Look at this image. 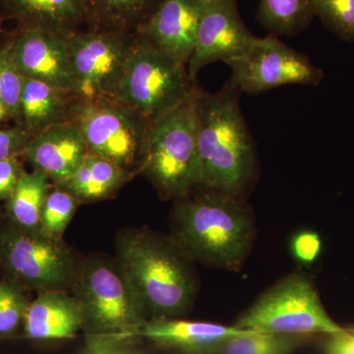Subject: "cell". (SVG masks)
<instances>
[{
  "label": "cell",
  "mask_w": 354,
  "mask_h": 354,
  "mask_svg": "<svg viewBox=\"0 0 354 354\" xmlns=\"http://www.w3.org/2000/svg\"><path fill=\"white\" fill-rule=\"evenodd\" d=\"M196 88L185 64L136 35L115 100L151 124Z\"/></svg>",
  "instance_id": "obj_6"
},
{
  "label": "cell",
  "mask_w": 354,
  "mask_h": 354,
  "mask_svg": "<svg viewBox=\"0 0 354 354\" xmlns=\"http://www.w3.org/2000/svg\"><path fill=\"white\" fill-rule=\"evenodd\" d=\"M202 190L176 200L171 235L195 263L239 271L255 239L252 209L241 198Z\"/></svg>",
  "instance_id": "obj_3"
},
{
  "label": "cell",
  "mask_w": 354,
  "mask_h": 354,
  "mask_svg": "<svg viewBox=\"0 0 354 354\" xmlns=\"http://www.w3.org/2000/svg\"><path fill=\"white\" fill-rule=\"evenodd\" d=\"M79 205L80 203L68 191L57 185L51 187L41 212L39 230L50 236L64 239Z\"/></svg>",
  "instance_id": "obj_25"
},
{
  "label": "cell",
  "mask_w": 354,
  "mask_h": 354,
  "mask_svg": "<svg viewBox=\"0 0 354 354\" xmlns=\"http://www.w3.org/2000/svg\"><path fill=\"white\" fill-rule=\"evenodd\" d=\"M257 15L272 34L286 37L304 31L315 16L313 0H261Z\"/></svg>",
  "instance_id": "obj_23"
},
{
  "label": "cell",
  "mask_w": 354,
  "mask_h": 354,
  "mask_svg": "<svg viewBox=\"0 0 354 354\" xmlns=\"http://www.w3.org/2000/svg\"><path fill=\"white\" fill-rule=\"evenodd\" d=\"M4 15L21 29H39L68 36L86 22L85 0H0Z\"/></svg>",
  "instance_id": "obj_18"
},
{
  "label": "cell",
  "mask_w": 354,
  "mask_h": 354,
  "mask_svg": "<svg viewBox=\"0 0 354 354\" xmlns=\"http://www.w3.org/2000/svg\"><path fill=\"white\" fill-rule=\"evenodd\" d=\"M0 32H1V20H0Z\"/></svg>",
  "instance_id": "obj_35"
},
{
  "label": "cell",
  "mask_w": 354,
  "mask_h": 354,
  "mask_svg": "<svg viewBox=\"0 0 354 354\" xmlns=\"http://www.w3.org/2000/svg\"><path fill=\"white\" fill-rule=\"evenodd\" d=\"M88 147L76 123H55L32 136L25 147L26 160L53 181L62 185L71 177L88 155Z\"/></svg>",
  "instance_id": "obj_15"
},
{
  "label": "cell",
  "mask_w": 354,
  "mask_h": 354,
  "mask_svg": "<svg viewBox=\"0 0 354 354\" xmlns=\"http://www.w3.org/2000/svg\"><path fill=\"white\" fill-rule=\"evenodd\" d=\"M69 120L82 133L88 152L139 174L150 123L116 100L74 97Z\"/></svg>",
  "instance_id": "obj_9"
},
{
  "label": "cell",
  "mask_w": 354,
  "mask_h": 354,
  "mask_svg": "<svg viewBox=\"0 0 354 354\" xmlns=\"http://www.w3.org/2000/svg\"><path fill=\"white\" fill-rule=\"evenodd\" d=\"M199 91L197 87L183 104L149 127L139 174L146 176L165 200L181 199L201 186L197 118Z\"/></svg>",
  "instance_id": "obj_5"
},
{
  "label": "cell",
  "mask_w": 354,
  "mask_h": 354,
  "mask_svg": "<svg viewBox=\"0 0 354 354\" xmlns=\"http://www.w3.org/2000/svg\"><path fill=\"white\" fill-rule=\"evenodd\" d=\"M66 39L75 78V97L115 100L135 32L77 31Z\"/></svg>",
  "instance_id": "obj_10"
},
{
  "label": "cell",
  "mask_w": 354,
  "mask_h": 354,
  "mask_svg": "<svg viewBox=\"0 0 354 354\" xmlns=\"http://www.w3.org/2000/svg\"><path fill=\"white\" fill-rule=\"evenodd\" d=\"M227 65L232 70L230 81L241 93L248 95L290 84L316 87L325 76L308 57L274 34L257 38L245 55Z\"/></svg>",
  "instance_id": "obj_11"
},
{
  "label": "cell",
  "mask_w": 354,
  "mask_h": 354,
  "mask_svg": "<svg viewBox=\"0 0 354 354\" xmlns=\"http://www.w3.org/2000/svg\"><path fill=\"white\" fill-rule=\"evenodd\" d=\"M323 242L313 230H302L292 237L290 251L293 257L304 265L313 264L322 253Z\"/></svg>",
  "instance_id": "obj_29"
},
{
  "label": "cell",
  "mask_w": 354,
  "mask_h": 354,
  "mask_svg": "<svg viewBox=\"0 0 354 354\" xmlns=\"http://www.w3.org/2000/svg\"><path fill=\"white\" fill-rule=\"evenodd\" d=\"M23 169L18 157L0 160V201L8 200L19 183Z\"/></svg>",
  "instance_id": "obj_31"
},
{
  "label": "cell",
  "mask_w": 354,
  "mask_h": 354,
  "mask_svg": "<svg viewBox=\"0 0 354 354\" xmlns=\"http://www.w3.org/2000/svg\"><path fill=\"white\" fill-rule=\"evenodd\" d=\"M25 76L21 73L13 57L11 41L0 50V102L9 118L20 122L21 94Z\"/></svg>",
  "instance_id": "obj_26"
},
{
  "label": "cell",
  "mask_w": 354,
  "mask_h": 354,
  "mask_svg": "<svg viewBox=\"0 0 354 354\" xmlns=\"http://www.w3.org/2000/svg\"><path fill=\"white\" fill-rule=\"evenodd\" d=\"M82 354H139L132 348H88Z\"/></svg>",
  "instance_id": "obj_33"
},
{
  "label": "cell",
  "mask_w": 354,
  "mask_h": 354,
  "mask_svg": "<svg viewBox=\"0 0 354 354\" xmlns=\"http://www.w3.org/2000/svg\"><path fill=\"white\" fill-rule=\"evenodd\" d=\"M234 326L253 332L311 337L342 330L326 311L313 281L299 271L279 279L262 293Z\"/></svg>",
  "instance_id": "obj_7"
},
{
  "label": "cell",
  "mask_w": 354,
  "mask_h": 354,
  "mask_svg": "<svg viewBox=\"0 0 354 354\" xmlns=\"http://www.w3.org/2000/svg\"><path fill=\"white\" fill-rule=\"evenodd\" d=\"M65 37L44 30L20 28L10 41L14 59L23 75L75 97V78Z\"/></svg>",
  "instance_id": "obj_13"
},
{
  "label": "cell",
  "mask_w": 354,
  "mask_h": 354,
  "mask_svg": "<svg viewBox=\"0 0 354 354\" xmlns=\"http://www.w3.org/2000/svg\"><path fill=\"white\" fill-rule=\"evenodd\" d=\"M74 95L25 77L20 104V127L32 137L46 128L69 120Z\"/></svg>",
  "instance_id": "obj_19"
},
{
  "label": "cell",
  "mask_w": 354,
  "mask_h": 354,
  "mask_svg": "<svg viewBox=\"0 0 354 354\" xmlns=\"http://www.w3.org/2000/svg\"><path fill=\"white\" fill-rule=\"evenodd\" d=\"M246 332L235 326L183 318L156 319L144 326L142 339L180 354H211L221 342Z\"/></svg>",
  "instance_id": "obj_16"
},
{
  "label": "cell",
  "mask_w": 354,
  "mask_h": 354,
  "mask_svg": "<svg viewBox=\"0 0 354 354\" xmlns=\"http://www.w3.org/2000/svg\"><path fill=\"white\" fill-rule=\"evenodd\" d=\"M134 176L111 160L88 152L68 180L59 187L68 191L80 204L97 202L113 196Z\"/></svg>",
  "instance_id": "obj_20"
},
{
  "label": "cell",
  "mask_w": 354,
  "mask_h": 354,
  "mask_svg": "<svg viewBox=\"0 0 354 354\" xmlns=\"http://www.w3.org/2000/svg\"><path fill=\"white\" fill-rule=\"evenodd\" d=\"M239 90L230 81L215 94L198 93L200 188L244 199L255 180V145L239 104Z\"/></svg>",
  "instance_id": "obj_2"
},
{
  "label": "cell",
  "mask_w": 354,
  "mask_h": 354,
  "mask_svg": "<svg viewBox=\"0 0 354 354\" xmlns=\"http://www.w3.org/2000/svg\"><path fill=\"white\" fill-rule=\"evenodd\" d=\"M31 138L20 125L10 129L0 130V160L22 155Z\"/></svg>",
  "instance_id": "obj_30"
},
{
  "label": "cell",
  "mask_w": 354,
  "mask_h": 354,
  "mask_svg": "<svg viewBox=\"0 0 354 354\" xmlns=\"http://www.w3.org/2000/svg\"><path fill=\"white\" fill-rule=\"evenodd\" d=\"M313 337L247 330L221 342L211 354H291Z\"/></svg>",
  "instance_id": "obj_24"
},
{
  "label": "cell",
  "mask_w": 354,
  "mask_h": 354,
  "mask_svg": "<svg viewBox=\"0 0 354 354\" xmlns=\"http://www.w3.org/2000/svg\"><path fill=\"white\" fill-rule=\"evenodd\" d=\"M314 15L344 41L354 43V0H313Z\"/></svg>",
  "instance_id": "obj_27"
},
{
  "label": "cell",
  "mask_w": 354,
  "mask_h": 354,
  "mask_svg": "<svg viewBox=\"0 0 354 354\" xmlns=\"http://www.w3.org/2000/svg\"><path fill=\"white\" fill-rule=\"evenodd\" d=\"M257 38L242 22L236 0H206L188 74L195 80L206 65L230 64L245 55Z\"/></svg>",
  "instance_id": "obj_12"
},
{
  "label": "cell",
  "mask_w": 354,
  "mask_h": 354,
  "mask_svg": "<svg viewBox=\"0 0 354 354\" xmlns=\"http://www.w3.org/2000/svg\"><path fill=\"white\" fill-rule=\"evenodd\" d=\"M6 116H8L6 109L4 108L3 104L0 102V120H3L4 118H6Z\"/></svg>",
  "instance_id": "obj_34"
},
{
  "label": "cell",
  "mask_w": 354,
  "mask_h": 354,
  "mask_svg": "<svg viewBox=\"0 0 354 354\" xmlns=\"http://www.w3.org/2000/svg\"><path fill=\"white\" fill-rule=\"evenodd\" d=\"M322 354H354V328L325 335Z\"/></svg>",
  "instance_id": "obj_32"
},
{
  "label": "cell",
  "mask_w": 354,
  "mask_h": 354,
  "mask_svg": "<svg viewBox=\"0 0 354 354\" xmlns=\"http://www.w3.org/2000/svg\"><path fill=\"white\" fill-rule=\"evenodd\" d=\"M0 260L23 290L70 292L82 258L64 239L13 227L0 235Z\"/></svg>",
  "instance_id": "obj_8"
},
{
  "label": "cell",
  "mask_w": 354,
  "mask_h": 354,
  "mask_svg": "<svg viewBox=\"0 0 354 354\" xmlns=\"http://www.w3.org/2000/svg\"><path fill=\"white\" fill-rule=\"evenodd\" d=\"M23 324L25 335L32 341H67L82 330V313L68 291H44L30 302Z\"/></svg>",
  "instance_id": "obj_17"
},
{
  "label": "cell",
  "mask_w": 354,
  "mask_h": 354,
  "mask_svg": "<svg viewBox=\"0 0 354 354\" xmlns=\"http://www.w3.org/2000/svg\"><path fill=\"white\" fill-rule=\"evenodd\" d=\"M116 256L148 310L150 320L183 318L199 290L194 261L171 234L129 228L116 237Z\"/></svg>",
  "instance_id": "obj_1"
},
{
  "label": "cell",
  "mask_w": 354,
  "mask_h": 354,
  "mask_svg": "<svg viewBox=\"0 0 354 354\" xmlns=\"http://www.w3.org/2000/svg\"><path fill=\"white\" fill-rule=\"evenodd\" d=\"M19 286L0 279V334H12L24 322L30 304Z\"/></svg>",
  "instance_id": "obj_28"
},
{
  "label": "cell",
  "mask_w": 354,
  "mask_h": 354,
  "mask_svg": "<svg viewBox=\"0 0 354 354\" xmlns=\"http://www.w3.org/2000/svg\"><path fill=\"white\" fill-rule=\"evenodd\" d=\"M70 293L82 313L86 348H133L143 339L148 310L115 258H84Z\"/></svg>",
  "instance_id": "obj_4"
},
{
  "label": "cell",
  "mask_w": 354,
  "mask_h": 354,
  "mask_svg": "<svg viewBox=\"0 0 354 354\" xmlns=\"http://www.w3.org/2000/svg\"><path fill=\"white\" fill-rule=\"evenodd\" d=\"M206 0H160L135 30L139 38L187 67Z\"/></svg>",
  "instance_id": "obj_14"
},
{
  "label": "cell",
  "mask_w": 354,
  "mask_h": 354,
  "mask_svg": "<svg viewBox=\"0 0 354 354\" xmlns=\"http://www.w3.org/2000/svg\"><path fill=\"white\" fill-rule=\"evenodd\" d=\"M160 0H85L88 30L135 32Z\"/></svg>",
  "instance_id": "obj_21"
},
{
  "label": "cell",
  "mask_w": 354,
  "mask_h": 354,
  "mask_svg": "<svg viewBox=\"0 0 354 354\" xmlns=\"http://www.w3.org/2000/svg\"><path fill=\"white\" fill-rule=\"evenodd\" d=\"M50 189V179L44 174L23 171L17 187L7 200V212L14 227L39 230L41 212Z\"/></svg>",
  "instance_id": "obj_22"
}]
</instances>
